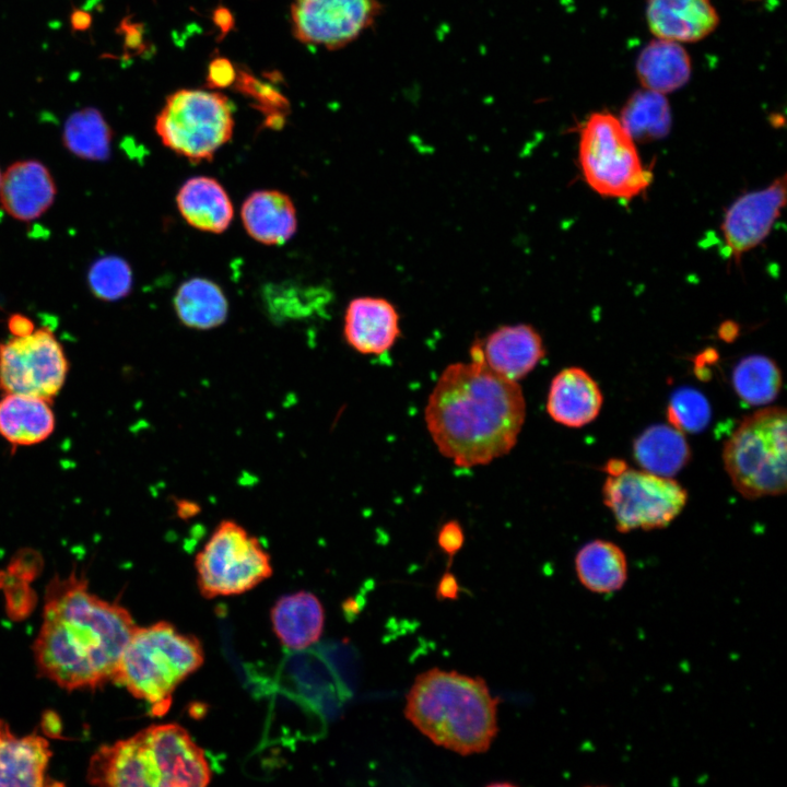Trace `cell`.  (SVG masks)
Instances as JSON below:
<instances>
[{
    "instance_id": "cell-1",
    "label": "cell",
    "mask_w": 787,
    "mask_h": 787,
    "mask_svg": "<svg viewBox=\"0 0 787 787\" xmlns=\"http://www.w3.org/2000/svg\"><path fill=\"white\" fill-rule=\"evenodd\" d=\"M137 625L121 604L93 594L75 571L46 587L34 642L37 672L68 690H95L113 681Z\"/></svg>"
},
{
    "instance_id": "cell-2",
    "label": "cell",
    "mask_w": 787,
    "mask_h": 787,
    "mask_svg": "<svg viewBox=\"0 0 787 787\" xmlns=\"http://www.w3.org/2000/svg\"><path fill=\"white\" fill-rule=\"evenodd\" d=\"M525 416L519 385L477 360L448 365L425 407L426 426L439 453L462 468L508 454Z\"/></svg>"
},
{
    "instance_id": "cell-3",
    "label": "cell",
    "mask_w": 787,
    "mask_h": 787,
    "mask_svg": "<svg viewBox=\"0 0 787 787\" xmlns=\"http://www.w3.org/2000/svg\"><path fill=\"white\" fill-rule=\"evenodd\" d=\"M406 718L432 742L461 755L486 752L497 735L500 698L480 677L432 668L419 674Z\"/></svg>"
},
{
    "instance_id": "cell-4",
    "label": "cell",
    "mask_w": 787,
    "mask_h": 787,
    "mask_svg": "<svg viewBox=\"0 0 787 787\" xmlns=\"http://www.w3.org/2000/svg\"><path fill=\"white\" fill-rule=\"evenodd\" d=\"M199 639L161 621L136 627L120 657L113 682L164 715L176 688L203 662Z\"/></svg>"
},
{
    "instance_id": "cell-5",
    "label": "cell",
    "mask_w": 787,
    "mask_h": 787,
    "mask_svg": "<svg viewBox=\"0 0 787 787\" xmlns=\"http://www.w3.org/2000/svg\"><path fill=\"white\" fill-rule=\"evenodd\" d=\"M786 410L764 408L747 416L726 442L723 459L736 490L755 500L786 492Z\"/></svg>"
},
{
    "instance_id": "cell-6",
    "label": "cell",
    "mask_w": 787,
    "mask_h": 787,
    "mask_svg": "<svg viewBox=\"0 0 787 787\" xmlns=\"http://www.w3.org/2000/svg\"><path fill=\"white\" fill-rule=\"evenodd\" d=\"M578 158L587 184L599 195L631 199L643 192L653 175L620 119L595 113L580 130Z\"/></svg>"
},
{
    "instance_id": "cell-7",
    "label": "cell",
    "mask_w": 787,
    "mask_h": 787,
    "mask_svg": "<svg viewBox=\"0 0 787 787\" xmlns=\"http://www.w3.org/2000/svg\"><path fill=\"white\" fill-rule=\"evenodd\" d=\"M233 110L219 93L180 90L167 97L155 121L162 143L191 163L210 161L233 134Z\"/></svg>"
},
{
    "instance_id": "cell-8",
    "label": "cell",
    "mask_w": 787,
    "mask_h": 787,
    "mask_svg": "<svg viewBox=\"0 0 787 787\" xmlns=\"http://www.w3.org/2000/svg\"><path fill=\"white\" fill-rule=\"evenodd\" d=\"M195 566L200 592L209 599L246 592L272 575L261 541L232 519L218 524Z\"/></svg>"
},
{
    "instance_id": "cell-9",
    "label": "cell",
    "mask_w": 787,
    "mask_h": 787,
    "mask_svg": "<svg viewBox=\"0 0 787 787\" xmlns=\"http://www.w3.org/2000/svg\"><path fill=\"white\" fill-rule=\"evenodd\" d=\"M602 494L623 533L668 526L688 501V492L674 480L629 467L607 478Z\"/></svg>"
},
{
    "instance_id": "cell-10",
    "label": "cell",
    "mask_w": 787,
    "mask_h": 787,
    "mask_svg": "<svg viewBox=\"0 0 787 787\" xmlns=\"http://www.w3.org/2000/svg\"><path fill=\"white\" fill-rule=\"evenodd\" d=\"M69 364L54 332L42 327L0 343V389L50 401L62 388Z\"/></svg>"
},
{
    "instance_id": "cell-11",
    "label": "cell",
    "mask_w": 787,
    "mask_h": 787,
    "mask_svg": "<svg viewBox=\"0 0 787 787\" xmlns=\"http://www.w3.org/2000/svg\"><path fill=\"white\" fill-rule=\"evenodd\" d=\"M381 12L378 0H294L293 31L305 44L341 48L372 26Z\"/></svg>"
},
{
    "instance_id": "cell-12",
    "label": "cell",
    "mask_w": 787,
    "mask_h": 787,
    "mask_svg": "<svg viewBox=\"0 0 787 787\" xmlns=\"http://www.w3.org/2000/svg\"><path fill=\"white\" fill-rule=\"evenodd\" d=\"M785 202L786 176L783 175L761 190L742 195L728 208L721 232L737 263L743 254L767 237Z\"/></svg>"
},
{
    "instance_id": "cell-13",
    "label": "cell",
    "mask_w": 787,
    "mask_h": 787,
    "mask_svg": "<svg viewBox=\"0 0 787 787\" xmlns=\"http://www.w3.org/2000/svg\"><path fill=\"white\" fill-rule=\"evenodd\" d=\"M160 787H204L212 777L203 750L177 724L145 728Z\"/></svg>"
},
{
    "instance_id": "cell-14",
    "label": "cell",
    "mask_w": 787,
    "mask_h": 787,
    "mask_svg": "<svg viewBox=\"0 0 787 787\" xmlns=\"http://www.w3.org/2000/svg\"><path fill=\"white\" fill-rule=\"evenodd\" d=\"M86 779L96 786L160 787L145 729L99 747L90 759Z\"/></svg>"
},
{
    "instance_id": "cell-15",
    "label": "cell",
    "mask_w": 787,
    "mask_h": 787,
    "mask_svg": "<svg viewBox=\"0 0 787 787\" xmlns=\"http://www.w3.org/2000/svg\"><path fill=\"white\" fill-rule=\"evenodd\" d=\"M543 341L529 325L502 326L475 341L471 360L483 362L491 371L513 381L525 377L544 357Z\"/></svg>"
},
{
    "instance_id": "cell-16",
    "label": "cell",
    "mask_w": 787,
    "mask_h": 787,
    "mask_svg": "<svg viewBox=\"0 0 787 787\" xmlns=\"http://www.w3.org/2000/svg\"><path fill=\"white\" fill-rule=\"evenodd\" d=\"M343 336L359 353L383 354L391 349L400 336L399 314L385 298H353L345 309Z\"/></svg>"
},
{
    "instance_id": "cell-17",
    "label": "cell",
    "mask_w": 787,
    "mask_h": 787,
    "mask_svg": "<svg viewBox=\"0 0 787 787\" xmlns=\"http://www.w3.org/2000/svg\"><path fill=\"white\" fill-rule=\"evenodd\" d=\"M51 750L45 737L17 736L0 719V786L44 787L60 785L47 774Z\"/></svg>"
},
{
    "instance_id": "cell-18",
    "label": "cell",
    "mask_w": 787,
    "mask_h": 787,
    "mask_svg": "<svg viewBox=\"0 0 787 787\" xmlns=\"http://www.w3.org/2000/svg\"><path fill=\"white\" fill-rule=\"evenodd\" d=\"M55 181L47 167L38 161H20L1 176L0 202L14 219L32 221L52 204Z\"/></svg>"
},
{
    "instance_id": "cell-19",
    "label": "cell",
    "mask_w": 787,
    "mask_h": 787,
    "mask_svg": "<svg viewBox=\"0 0 787 787\" xmlns=\"http://www.w3.org/2000/svg\"><path fill=\"white\" fill-rule=\"evenodd\" d=\"M646 17L657 38L677 43L701 40L719 23L710 0H647Z\"/></svg>"
},
{
    "instance_id": "cell-20",
    "label": "cell",
    "mask_w": 787,
    "mask_h": 787,
    "mask_svg": "<svg viewBox=\"0 0 787 787\" xmlns=\"http://www.w3.org/2000/svg\"><path fill=\"white\" fill-rule=\"evenodd\" d=\"M601 406V390L584 369L564 368L553 378L547 411L555 422L567 427H582L597 418Z\"/></svg>"
},
{
    "instance_id": "cell-21",
    "label": "cell",
    "mask_w": 787,
    "mask_h": 787,
    "mask_svg": "<svg viewBox=\"0 0 787 787\" xmlns=\"http://www.w3.org/2000/svg\"><path fill=\"white\" fill-rule=\"evenodd\" d=\"M240 219L247 234L265 245H282L297 228L293 201L273 189L251 192L242 204Z\"/></svg>"
},
{
    "instance_id": "cell-22",
    "label": "cell",
    "mask_w": 787,
    "mask_h": 787,
    "mask_svg": "<svg viewBox=\"0 0 787 787\" xmlns=\"http://www.w3.org/2000/svg\"><path fill=\"white\" fill-rule=\"evenodd\" d=\"M183 219L202 232L220 234L234 218V208L224 187L214 178L196 176L187 179L176 196Z\"/></svg>"
},
{
    "instance_id": "cell-23",
    "label": "cell",
    "mask_w": 787,
    "mask_h": 787,
    "mask_svg": "<svg viewBox=\"0 0 787 787\" xmlns=\"http://www.w3.org/2000/svg\"><path fill=\"white\" fill-rule=\"evenodd\" d=\"M272 629L281 644L304 649L319 641L325 624L324 608L312 592L282 596L271 609Z\"/></svg>"
},
{
    "instance_id": "cell-24",
    "label": "cell",
    "mask_w": 787,
    "mask_h": 787,
    "mask_svg": "<svg viewBox=\"0 0 787 787\" xmlns=\"http://www.w3.org/2000/svg\"><path fill=\"white\" fill-rule=\"evenodd\" d=\"M54 430L55 414L48 400L22 393H5L0 399V435L11 446L39 444Z\"/></svg>"
},
{
    "instance_id": "cell-25",
    "label": "cell",
    "mask_w": 787,
    "mask_h": 787,
    "mask_svg": "<svg viewBox=\"0 0 787 787\" xmlns=\"http://www.w3.org/2000/svg\"><path fill=\"white\" fill-rule=\"evenodd\" d=\"M636 73L644 89L666 94L689 81L691 60L679 43L657 38L641 51Z\"/></svg>"
},
{
    "instance_id": "cell-26",
    "label": "cell",
    "mask_w": 787,
    "mask_h": 787,
    "mask_svg": "<svg viewBox=\"0 0 787 787\" xmlns=\"http://www.w3.org/2000/svg\"><path fill=\"white\" fill-rule=\"evenodd\" d=\"M579 583L590 592L609 595L619 591L627 579V560L623 550L607 540L583 545L575 556Z\"/></svg>"
},
{
    "instance_id": "cell-27",
    "label": "cell",
    "mask_w": 787,
    "mask_h": 787,
    "mask_svg": "<svg viewBox=\"0 0 787 787\" xmlns=\"http://www.w3.org/2000/svg\"><path fill=\"white\" fill-rule=\"evenodd\" d=\"M635 460L645 471L670 478L690 460L691 450L682 432L657 424L645 430L634 442Z\"/></svg>"
},
{
    "instance_id": "cell-28",
    "label": "cell",
    "mask_w": 787,
    "mask_h": 787,
    "mask_svg": "<svg viewBox=\"0 0 787 787\" xmlns=\"http://www.w3.org/2000/svg\"><path fill=\"white\" fill-rule=\"evenodd\" d=\"M174 307L185 326L198 330L219 327L228 313L222 289L204 278H192L181 283L174 297Z\"/></svg>"
},
{
    "instance_id": "cell-29",
    "label": "cell",
    "mask_w": 787,
    "mask_h": 787,
    "mask_svg": "<svg viewBox=\"0 0 787 787\" xmlns=\"http://www.w3.org/2000/svg\"><path fill=\"white\" fill-rule=\"evenodd\" d=\"M620 121L633 140L641 142L665 138L671 127L670 106L663 94L643 90L624 105Z\"/></svg>"
},
{
    "instance_id": "cell-30",
    "label": "cell",
    "mask_w": 787,
    "mask_h": 787,
    "mask_svg": "<svg viewBox=\"0 0 787 787\" xmlns=\"http://www.w3.org/2000/svg\"><path fill=\"white\" fill-rule=\"evenodd\" d=\"M62 140L66 148L81 158L104 161L110 155L111 130L102 114L92 107L69 116Z\"/></svg>"
},
{
    "instance_id": "cell-31",
    "label": "cell",
    "mask_w": 787,
    "mask_h": 787,
    "mask_svg": "<svg viewBox=\"0 0 787 787\" xmlns=\"http://www.w3.org/2000/svg\"><path fill=\"white\" fill-rule=\"evenodd\" d=\"M732 383L737 395L752 406L773 401L782 386V374L771 359L750 355L735 367Z\"/></svg>"
},
{
    "instance_id": "cell-32",
    "label": "cell",
    "mask_w": 787,
    "mask_h": 787,
    "mask_svg": "<svg viewBox=\"0 0 787 787\" xmlns=\"http://www.w3.org/2000/svg\"><path fill=\"white\" fill-rule=\"evenodd\" d=\"M87 280L96 297L117 301L129 294L132 286V271L122 258L106 256L91 266Z\"/></svg>"
},
{
    "instance_id": "cell-33",
    "label": "cell",
    "mask_w": 787,
    "mask_h": 787,
    "mask_svg": "<svg viewBox=\"0 0 787 787\" xmlns=\"http://www.w3.org/2000/svg\"><path fill=\"white\" fill-rule=\"evenodd\" d=\"M667 418L671 426L680 432L697 433L707 426L710 420V407L700 391L684 387L672 395L667 408Z\"/></svg>"
},
{
    "instance_id": "cell-34",
    "label": "cell",
    "mask_w": 787,
    "mask_h": 787,
    "mask_svg": "<svg viewBox=\"0 0 787 787\" xmlns=\"http://www.w3.org/2000/svg\"><path fill=\"white\" fill-rule=\"evenodd\" d=\"M465 535L462 527L456 520L447 521L439 529L437 535V544L441 550L446 553L449 559L460 551L463 545Z\"/></svg>"
},
{
    "instance_id": "cell-35",
    "label": "cell",
    "mask_w": 787,
    "mask_h": 787,
    "mask_svg": "<svg viewBox=\"0 0 787 787\" xmlns=\"http://www.w3.org/2000/svg\"><path fill=\"white\" fill-rule=\"evenodd\" d=\"M235 78V71L228 61L219 59L210 66L209 81L212 85L224 86Z\"/></svg>"
},
{
    "instance_id": "cell-36",
    "label": "cell",
    "mask_w": 787,
    "mask_h": 787,
    "mask_svg": "<svg viewBox=\"0 0 787 787\" xmlns=\"http://www.w3.org/2000/svg\"><path fill=\"white\" fill-rule=\"evenodd\" d=\"M459 584L456 578V576L449 572H446L441 577L437 588H436V597L439 600H457L459 598Z\"/></svg>"
},
{
    "instance_id": "cell-37",
    "label": "cell",
    "mask_w": 787,
    "mask_h": 787,
    "mask_svg": "<svg viewBox=\"0 0 787 787\" xmlns=\"http://www.w3.org/2000/svg\"><path fill=\"white\" fill-rule=\"evenodd\" d=\"M9 330L13 337H22L32 333L35 330L33 321L20 314L12 315L9 318Z\"/></svg>"
},
{
    "instance_id": "cell-38",
    "label": "cell",
    "mask_w": 787,
    "mask_h": 787,
    "mask_svg": "<svg viewBox=\"0 0 787 787\" xmlns=\"http://www.w3.org/2000/svg\"><path fill=\"white\" fill-rule=\"evenodd\" d=\"M625 468H627L626 463L619 459H612L606 465V471L609 473V475H614L620 472H622Z\"/></svg>"
},
{
    "instance_id": "cell-39",
    "label": "cell",
    "mask_w": 787,
    "mask_h": 787,
    "mask_svg": "<svg viewBox=\"0 0 787 787\" xmlns=\"http://www.w3.org/2000/svg\"><path fill=\"white\" fill-rule=\"evenodd\" d=\"M1 176H2V174L0 173V183H1Z\"/></svg>"
}]
</instances>
